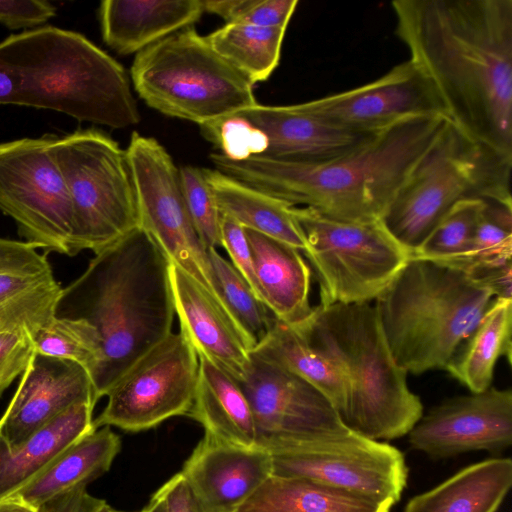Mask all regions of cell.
<instances>
[{"instance_id":"cell-6","label":"cell","mask_w":512,"mask_h":512,"mask_svg":"<svg viewBox=\"0 0 512 512\" xmlns=\"http://www.w3.org/2000/svg\"><path fill=\"white\" fill-rule=\"evenodd\" d=\"M494 299L465 271L411 257L375 307L396 363L419 375L445 369Z\"/></svg>"},{"instance_id":"cell-32","label":"cell","mask_w":512,"mask_h":512,"mask_svg":"<svg viewBox=\"0 0 512 512\" xmlns=\"http://www.w3.org/2000/svg\"><path fill=\"white\" fill-rule=\"evenodd\" d=\"M251 352L311 384L332 403L343 418L348 400L344 375L293 327L274 317L268 333Z\"/></svg>"},{"instance_id":"cell-42","label":"cell","mask_w":512,"mask_h":512,"mask_svg":"<svg viewBox=\"0 0 512 512\" xmlns=\"http://www.w3.org/2000/svg\"><path fill=\"white\" fill-rule=\"evenodd\" d=\"M56 14V7L44 0H0V24L11 30L38 28Z\"/></svg>"},{"instance_id":"cell-29","label":"cell","mask_w":512,"mask_h":512,"mask_svg":"<svg viewBox=\"0 0 512 512\" xmlns=\"http://www.w3.org/2000/svg\"><path fill=\"white\" fill-rule=\"evenodd\" d=\"M394 504L306 478L271 475L235 512H390Z\"/></svg>"},{"instance_id":"cell-8","label":"cell","mask_w":512,"mask_h":512,"mask_svg":"<svg viewBox=\"0 0 512 512\" xmlns=\"http://www.w3.org/2000/svg\"><path fill=\"white\" fill-rule=\"evenodd\" d=\"M130 77L147 106L199 127L257 104L254 84L193 26L137 53Z\"/></svg>"},{"instance_id":"cell-33","label":"cell","mask_w":512,"mask_h":512,"mask_svg":"<svg viewBox=\"0 0 512 512\" xmlns=\"http://www.w3.org/2000/svg\"><path fill=\"white\" fill-rule=\"evenodd\" d=\"M286 29L226 23L205 38L222 58L255 85L266 81L277 68Z\"/></svg>"},{"instance_id":"cell-12","label":"cell","mask_w":512,"mask_h":512,"mask_svg":"<svg viewBox=\"0 0 512 512\" xmlns=\"http://www.w3.org/2000/svg\"><path fill=\"white\" fill-rule=\"evenodd\" d=\"M200 129L218 153L226 157L256 156L296 162L336 158L378 132L356 131L326 122L305 112L299 104L258 103Z\"/></svg>"},{"instance_id":"cell-20","label":"cell","mask_w":512,"mask_h":512,"mask_svg":"<svg viewBox=\"0 0 512 512\" xmlns=\"http://www.w3.org/2000/svg\"><path fill=\"white\" fill-rule=\"evenodd\" d=\"M272 472L270 453L205 432L180 474L206 512H235Z\"/></svg>"},{"instance_id":"cell-38","label":"cell","mask_w":512,"mask_h":512,"mask_svg":"<svg viewBox=\"0 0 512 512\" xmlns=\"http://www.w3.org/2000/svg\"><path fill=\"white\" fill-rule=\"evenodd\" d=\"M185 203L197 235L206 248L221 246V212L205 177L204 168H179Z\"/></svg>"},{"instance_id":"cell-13","label":"cell","mask_w":512,"mask_h":512,"mask_svg":"<svg viewBox=\"0 0 512 512\" xmlns=\"http://www.w3.org/2000/svg\"><path fill=\"white\" fill-rule=\"evenodd\" d=\"M125 152L139 227L156 242L171 263L192 275L223 304L207 250L188 213L179 168L172 157L157 140L138 132L131 134Z\"/></svg>"},{"instance_id":"cell-28","label":"cell","mask_w":512,"mask_h":512,"mask_svg":"<svg viewBox=\"0 0 512 512\" xmlns=\"http://www.w3.org/2000/svg\"><path fill=\"white\" fill-rule=\"evenodd\" d=\"M198 359V381L187 416L215 437L238 446L256 448L253 414L242 388L204 356L198 355Z\"/></svg>"},{"instance_id":"cell-39","label":"cell","mask_w":512,"mask_h":512,"mask_svg":"<svg viewBox=\"0 0 512 512\" xmlns=\"http://www.w3.org/2000/svg\"><path fill=\"white\" fill-rule=\"evenodd\" d=\"M297 5L298 0H238L230 23L287 28Z\"/></svg>"},{"instance_id":"cell-3","label":"cell","mask_w":512,"mask_h":512,"mask_svg":"<svg viewBox=\"0 0 512 512\" xmlns=\"http://www.w3.org/2000/svg\"><path fill=\"white\" fill-rule=\"evenodd\" d=\"M170 260L140 227L95 254L63 288L57 317L81 318L100 337L92 377L97 400L146 352L172 333Z\"/></svg>"},{"instance_id":"cell-10","label":"cell","mask_w":512,"mask_h":512,"mask_svg":"<svg viewBox=\"0 0 512 512\" xmlns=\"http://www.w3.org/2000/svg\"><path fill=\"white\" fill-rule=\"evenodd\" d=\"M53 152L74 215L77 253L101 252L139 227L125 150L98 129L55 136Z\"/></svg>"},{"instance_id":"cell-2","label":"cell","mask_w":512,"mask_h":512,"mask_svg":"<svg viewBox=\"0 0 512 512\" xmlns=\"http://www.w3.org/2000/svg\"><path fill=\"white\" fill-rule=\"evenodd\" d=\"M450 119L441 113L403 118L336 158L296 162L256 156H210L214 169L291 206L331 219H382Z\"/></svg>"},{"instance_id":"cell-37","label":"cell","mask_w":512,"mask_h":512,"mask_svg":"<svg viewBox=\"0 0 512 512\" xmlns=\"http://www.w3.org/2000/svg\"><path fill=\"white\" fill-rule=\"evenodd\" d=\"M486 201L466 198L454 204L440 219L412 257L447 263L463 255L470 246Z\"/></svg>"},{"instance_id":"cell-43","label":"cell","mask_w":512,"mask_h":512,"mask_svg":"<svg viewBox=\"0 0 512 512\" xmlns=\"http://www.w3.org/2000/svg\"><path fill=\"white\" fill-rule=\"evenodd\" d=\"M157 492L165 503L166 512H206L180 472L165 482Z\"/></svg>"},{"instance_id":"cell-19","label":"cell","mask_w":512,"mask_h":512,"mask_svg":"<svg viewBox=\"0 0 512 512\" xmlns=\"http://www.w3.org/2000/svg\"><path fill=\"white\" fill-rule=\"evenodd\" d=\"M97 401L84 367L34 352L0 418V432L14 445L71 406L82 402L96 405Z\"/></svg>"},{"instance_id":"cell-30","label":"cell","mask_w":512,"mask_h":512,"mask_svg":"<svg viewBox=\"0 0 512 512\" xmlns=\"http://www.w3.org/2000/svg\"><path fill=\"white\" fill-rule=\"evenodd\" d=\"M205 177L221 214L244 228L283 241L300 251L306 240L291 205L233 179L216 169L204 168Z\"/></svg>"},{"instance_id":"cell-27","label":"cell","mask_w":512,"mask_h":512,"mask_svg":"<svg viewBox=\"0 0 512 512\" xmlns=\"http://www.w3.org/2000/svg\"><path fill=\"white\" fill-rule=\"evenodd\" d=\"M512 486V460L490 458L411 498L403 512H497Z\"/></svg>"},{"instance_id":"cell-18","label":"cell","mask_w":512,"mask_h":512,"mask_svg":"<svg viewBox=\"0 0 512 512\" xmlns=\"http://www.w3.org/2000/svg\"><path fill=\"white\" fill-rule=\"evenodd\" d=\"M298 104L326 122L366 132L412 115L445 114L431 84L410 60L364 85Z\"/></svg>"},{"instance_id":"cell-31","label":"cell","mask_w":512,"mask_h":512,"mask_svg":"<svg viewBox=\"0 0 512 512\" xmlns=\"http://www.w3.org/2000/svg\"><path fill=\"white\" fill-rule=\"evenodd\" d=\"M512 298H495L445 369L470 392L491 387L500 357L511 363Z\"/></svg>"},{"instance_id":"cell-9","label":"cell","mask_w":512,"mask_h":512,"mask_svg":"<svg viewBox=\"0 0 512 512\" xmlns=\"http://www.w3.org/2000/svg\"><path fill=\"white\" fill-rule=\"evenodd\" d=\"M306 240L303 251L319 284L320 306L371 303L412 257L382 219L347 222L292 207Z\"/></svg>"},{"instance_id":"cell-1","label":"cell","mask_w":512,"mask_h":512,"mask_svg":"<svg viewBox=\"0 0 512 512\" xmlns=\"http://www.w3.org/2000/svg\"><path fill=\"white\" fill-rule=\"evenodd\" d=\"M395 33L460 130L512 157V0H396Z\"/></svg>"},{"instance_id":"cell-17","label":"cell","mask_w":512,"mask_h":512,"mask_svg":"<svg viewBox=\"0 0 512 512\" xmlns=\"http://www.w3.org/2000/svg\"><path fill=\"white\" fill-rule=\"evenodd\" d=\"M413 450L432 459L470 451L500 453L512 444V391L490 387L448 398L408 433Z\"/></svg>"},{"instance_id":"cell-25","label":"cell","mask_w":512,"mask_h":512,"mask_svg":"<svg viewBox=\"0 0 512 512\" xmlns=\"http://www.w3.org/2000/svg\"><path fill=\"white\" fill-rule=\"evenodd\" d=\"M121 440L109 426L100 427L66 447L27 482L7 496L41 509L45 504L109 471Z\"/></svg>"},{"instance_id":"cell-40","label":"cell","mask_w":512,"mask_h":512,"mask_svg":"<svg viewBox=\"0 0 512 512\" xmlns=\"http://www.w3.org/2000/svg\"><path fill=\"white\" fill-rule=\"evenodd\" d=\"M220 237L221 246L227 251L232 261L231 264L247 281L255 295L262 301L244 227L233 218L221 214Z\"/></svg>"},{"instance_id":"cell-15","label":"cell","mask_w":512,"mask_h":512,"mask_svg":"<svg viewBox=\"0 0 512 512\" xmlns=\"http://www.w3.org/2000/svg\"><path fill=\"white\" fill-rule=\"evenodd\" d=\"M272 457V475L306 478L395 504L407 485L403 452L352 429L298 443Z\"/></svg>"},{"instance_id":"cell-4","label":"cell","mask_w":512,"mask_h":512,"mask_svg":"<svg viewBox=\"0 0 512 512\" xmlns=\"http://www.w3.org/2000/svg\"><path fill=\"white\" fill-rule=\"evenodd\" d=\"M0 104L49 109L113 129L140 121L124 67L84 35L54 26L0 42Z\"/></svg>"},{"instance_id":"cell-21","label":"cell","mask_w":512,"mask_h":512,"mask_svg":"<svg viewBox=\"0 0 512 512\" xmlns=\"http://www.w3.org/2000/svg\"><path fill=\"white\" fill-rule=\"evenodd\" d=\"M169 276L180 331L197 355L241 380L253 350L251 341L226 307L192 275L171 263Z\"/></svg>"},{"instance_id":"cell-45","label":"cell","mask_w":512,"mask_h":512,"mask_svg":"<svg viewBox=\"0 0 512 512\" xmlns=\"http://www.w3.org/2000/svg\"><path fill=\"white\" fill-rule=\"evenodd\" d=\"M0 512H44L14 496L0 498Z\"/></svg>"},{"instance_id":"cell-23","label":"cell","mask_w":512,"mask_h":512,"mask_svg":"<svg viewBox=\"0 0 512 512\" xmlns=\"http://www.w3.org/2000/svg\"><path fill=\"white\" fill-rule=\"evenodd\" d=\"M203 13L201 0H105L98 11L103 41L120 55L193 26Z\"/></svg>"},{"instance_id":"cell-5","label":"cell","mask_w":512,"mask_h":512,"mask_svg":"<svg viewBox=\"0 0 512 512\" xmlns=\"http://www.w3.org/2000/svg\"><path fill=\"white\" fill-rule=\"evenodd\" d=\"M293 328L344 375L348 400L342 419L350 429L376 441L408 435L423 404L390 351L375 305H318Z\"/></svg>"},{"instance_id":"cell-7","label":"cell","mask_w":512,"mask_h":512,"mask_svg":"<svg viewBox=\"0 0 512 512\" xmlns=\"http://www.w3.org/2000/svg\"><path fill=\"white\" fill-rule=\"evenodd\" d=\"M512 157L475 141L449 121L382 221L413 252L458 201L512 205Z\"/></svg>"},{"instance_id":"cell-14","label":"cell","mask_w":512,"mask_h":512,"mask_svg":"<svg viewBox=\"0 0 512 512\" xmlns=\"http://www.w3.org/2000/svg\"><path fill=\"white\" fill-rule=\"evenodd\" d=\"M199 374L198 355L181 331L169 334L140 357L110 388L96 429L140 432L169 418L187 416Z\"/></svg>"},{"instance_id":"cell-34","label":"cell","mask_w":512,"mask_h":512,"mask_svg":"<svg viewBox=\"0 0 512 512\" xmlns=\"http://www.w3.org/2000/svg\"><path fill=\"white\" fill-rule=\"evenodd\" d=\"M511 256L512 205L486 201L467 251L443 264L476 277L488 270L512 263Z\"/></svg>"},{"instance_id":"cell-24","label":"cell","mask_w":512,"mask_h":512,"mask_svg":"<svg viewBox=\"0 0 512 512\" xmlns=\"http://www.w3.org/2000/svg\"><path fill=\"white\" fill-rule=\"evenodd\" d=\"M244 230L263 303L276 319L297 327L313 311L309 265L299 249L252 229Z\"/></svg>"},{"instance_id":"cell-47","label":"cell","mask_w":512,"mask_h":512,"mask_svg":"<svg viewBox=\"0 0 512 512\" xmlns=\"http://www.w3.org/2000/svg\"><path fill=\"white\" fill-rule=\"evenodd\" d=\"M99 512H127V511H122V510H117L113 507H111L110 505H108L107 503L101 508V510Z\"/></svg>"},{"instance_id":"cell-22","label":"cell","mask_w":512,"mask_h":512,"mask_svg":"<svg viewBox=\"0 0 512 512\" xmlns=\"http://www.w3.org/2000/svg\"><path fill=\"white\" fill-rule=\"evenodd\" d=\"M20 240L0 237V332L30 339L56 317L63 287L47 253Z\"/></svg>"},{"instance_id":"cell-44","label":"cell","mask_w":512,"mask_h":512,"mask_svg":"<svg viewBox=\"0 0 512 512\" xmlns=\"http://www.w3.org/2000/svg\"><path fill=\"white\" fill-rule=\"evenodd\" d=\"M105 504V500L88 493L86 487H80L41 508L44 512H99Z\"/></svg>"},{"instance_id":"cell-41","label":"cell","mask_w":512,"mask_h":512,"mask_svg":"<svg viewBox=\"0 0 512 512\" xmlns=\"http://www.w3.org/2000/svg\"><path fill=\"white\" fill-rule=\"evenodd\" d=\"M34 353L30 337L21 332H0V395L25 371Z\"/></svg>"},{"instance_id":"cell-35","label":"cell","mask_w":512,"mask_h":512,"mask_svg":"<svg viewBox=\"0 0 512 512\" xmlns=\"http://www.w3.org/2000/svg\"><path fill=\"white\" fill-rule=\"evenodd\" d=\"M207 255L219 296L254 349L268 333L274 316L255 295L247 281L216 248H208Z\"/></svg>"},{"instance_id":"cell-16","label":"cell","mask_w":512,"mask_h":512,"mask_svg":"<svg viewBox=\"0 0 512 512\" xmlns=\"http://www.w3.org/2000/svg\"><path fill=\"white\" fill-rule=\"evenodd\" d=\"M237 382L252 410L256 448L271 455L350 430L319 390L252 352L245 376Z\"/></svg>"},{"instance_id":"cell-11","label":"cell","mask_w":512,"mask_h":512,"mask_svg":"<svg viewBox=\"0 0 512 512\" xmlns=\"http://www.w3.org/2000/svg\"><path fill=\"white\" fill-rule=\"evenodd\" d=\"M55 136L0 143V210L25 242L47 254L74 256V215L53 152Z\"/></svg>"},{"instance_id":"cell-26","label":"cell","mask_w":512,"mask_h":512,"mask_svg":"<svg viewBox=\"0 0 512 512\" xmlns=\"http://www.w3.org/2000/svg\"><path fill=\"white\" fill-rule=\"evenodd\" d=\"M94 407L90 402L75 404L14 445L0 432V498L27 482L70 444L96 430Z\"/></svg>"},{"instance_id":"cell-46","label":"cell","mask_w":512,"mask_h":512,"mask_svg":"<svg viewBox=\"0 0 512 512\" xmlns=\"http://www.w3.org/2000/svg\"><path fill=\"white\" fill-rule=\"evenodd\" d=\"M140 512H166L165 503L157 491L152 495L148 504Z\"/></svg>"},{"instance_id":"cell-36","label":"cell","mask_w":512,"mask_h":512,"mask_svg":"<svg viewBox=\"0 0 512 512\" xmlns=\"http://www.w3.org/2000/svg\"><path fill=\"white\" fill-rule=\"evenodd\" d=\"M30 340L34 352L73 361L84 367L91 379L102 361L98 332L81 318L56 316Z\"/></svg>"},{"instance_id":"cell-48","label":"cell","mask_w":512,"mask_h":512,"mask_svg":"<svg viewBox=\"0 0 512 512\" xmlns=\"http://www.w3.org/2000/svg\"><path fill=\"white\" fill-rule=\"evenodd\" d=\"M1 396V395H0Z\"/></svg>"}]
</instances>
